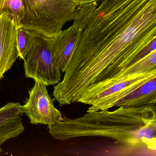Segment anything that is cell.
I'll return each mask as SVG.
<instances>
[{"instance_id": "obj_1", "label": "cell", "mask_w": 156, "mask_h": 156, "mask_svg": "<svg viewBox=\"0 0 156 156\" xmlns=\"http://www.w3.org/2000/svg\"><path fill=\"white\" fill-rule=\"evenodd\" d=\"M73 51L53 97L62 105L115 78L156 41V0H79Z\"/></svg>"}, {"instance_id": "obj_2", "label": "cell", "mask_w": 156, "mask_h": 156, "mask_svg": "<svg viewBox=\"0 0 156 156\" xmlns=\"http://www.w3.org/2000/svg\"><path fill=\"white\" fill-rule=\"evenodd\" d=\"M87 112L82 116L62 120L48 126L55 139L64 141L81 137H103L132 147L156 151V105L119 107Z\"/></svg>"}, {"instance_id": "obj_3", "label": "cell", "mask_w": 156, "mask_h": 156, "mask_svg": "<svg viewBox=\"0 0 156 156\" xmlns=\"http://www.w3.org/2000/svg\"><path fill=\"white\" fill-rule=\"evenodd\" d=\"M24 16L20 27L52 40L73 20L76 13V0H23Z\"/></svg>"}, {"instance_id": "obj_4", "label": "cell", "mask_w": 156, "mask_h": 156, "mask_svg": "<svg viewBox=\"0 0 156 156\" xmlns=\"http://www.w3.org/2000/svg\"><path fill=\"white\" fill-rule=\"evenodd\" d=\"M156 76V69L99 83L83 93L77 103L90 105L87 112L112 108L113 104Z\"/></svg>"}, {"instance_id": "obj_5", "label": "cell", "mask_w": 156, "mask_h": 156, "mask_svg": "<svg viewBox=\"0 0 156 156\" xmlns=\"http://www.w3.org/2000/svg\"><path fill=\"white\" fill-rule=\"evenodd\" d=\"M51 40L32 32L30 45L23 59L26 77L46 86L58 84L62 75L54 60Z\"/></svg>"}, {"instance_id": "obj_6", "label": "cell", "mask_w": 156, "mask_h": 156, "mask_svg": "<svg viewBox=\"0 0 156 156\" xmlns=\"http://www.w3.org/2000/svg\"><path fill=\"white\" fill-rule=\"evenodd\" d=\"M23 108L32 124L49 126L63 118L61 111L55 107L46 86L37 82L29 91V98Z\"/></svg>"}, {"instance_id": "obj_7", "label": "cell", "mask_w": 156, "mask_h": 156, "mask_svg": "<svg viewBox=\"0 0 156 156\" xmlns=\"http://www.w3.org/2000/svg\"><path fill=\"white\" fill-rule=\"evenodd\" d=\"M18 26L8 13L0 15V80L19 58Z\"/></svg>"}, {"instance_id": "obj_8", "label": "cell", "mask_w": 156, "mask_h": 156, "mask_svg": "<svg viewBox=\"0 0 156 156\" xmlns=\"http://www.w3.org/2000/svg\"><path fill=\"white\" fill-rule=\"evenodd\" d=\"M23 114V106L19 102H10L0 108V153L4 142L17 137L25 130Z\"/></svg>"}, {"instance_id": "obj_9", "label": "cell", "mask_w": 156, "mask_h": 156, "mask_svg": "<svg viewBox=\"0 0 156 156\" xmlns=\"http://www.w3.org/2000/svg\"><path fill=\"white\" fill-rule=\"evenodd\" d=\"M77 30L72 24L62 30L51 41V50L55 64L62 73H64L73 51L77 37Z\"/></svg>"}, {"instance_id": "obj_10", "label": "cell", "mask_w": 156, "mask_h": 156, "mask_svg": "<svg viewBox=\"0 0 156 156\" xmlns=\"http://www.w3.org/2000/svg\"><path fill=\"white\" fill-rule=\"evenodd\" d=\"M156 102V76L115 102L112 108L155 105Z\"/></svg>"}, {"instance_id": "obj_11", "label": "cell", "mask_w": 156, "mask_h": 156, "mask_svg": "<svg viewBox=\"0 0 156 156\" xmlns=\"http://www.w3.org/2000/svg\"><path fill=\"white\" fill-rule=\"evenodd\" d=\"M8 13L20 27L24 16L23 0H0V15Z\"/></svg>"}, {"instance_id": "obj_12", "label": "cell", "mask_w": 156, "mask_h": 156, "mask_svg": "<svg viewBox=\"0 0 156 156\" xmlns=\"http://www.w3.org/2000/svg\"><path fill=\"white\" fill-rule=\"evenodd\" d=\"M32 32L21 27L17 29V45L19 56L23 60L30 45Z\"/></svg>"}, {"instance_id": "obj_13", "label": "cell", "mask_w": 156, "mask_h": 156, "mask_svg": "<svg viewBox=\"0 0 156 156\" xmlns=\"http://www.w3.org/2000/svg\"><path fill=\"white\" fill-rule=\"evenodd\" d=\"M76 1H79V0H76Z\"/></svg>"}]
</instances>
